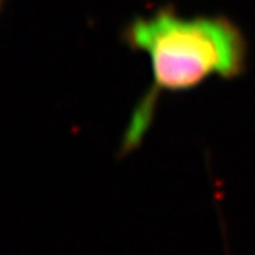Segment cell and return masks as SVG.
<instances>
[{
    "label": "cell",
    "instance_id": "7a4b0ae2",
    "mask_svg": "<svg viewBox=\"0 0 255 255\" xmlns=\"http://www.w3.org/2000/svg\"><path fill=\"white\" fill-rule=\"evenodd\" d=\"M6 3H7V0H0V7H4Z\"/></svg>",
    "mask_w": 255,
    "mask_h": 255
},
{
    "label": "cell",
    "instance_id": "6da1fadb",
    "mask_svg": "<svg viewBox=\"0 0 255 255\" xmlns=\"http://www.w3.org/2000/svg\"><path fill=\"white\" fill-rule=\"evenodd\" d=\"M121 40L132 51L147 55L152 82L130 114L119 157H127L143 143L164 94L191 91L211 77L237 80L248 65L246 34L223 14L184 17L166 4L128 21Z\"/></svg>",
    "mask_w": 255,
    "mask_h": 255
}]
</instances>
